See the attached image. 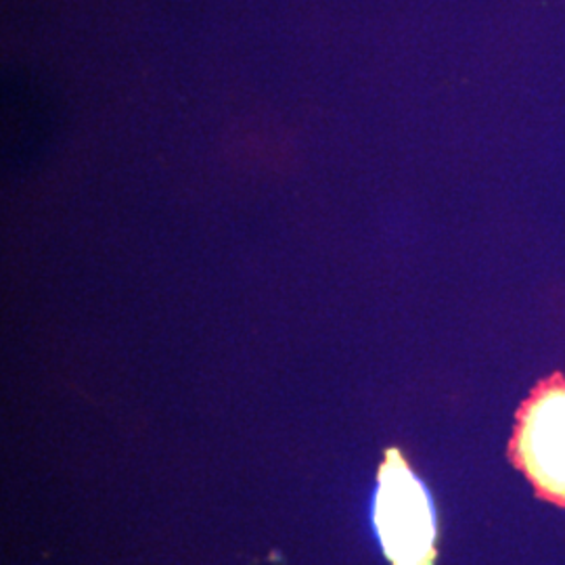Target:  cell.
<instances>
[{"mask_svg": "<svg viewBox=\"0 0 565 565\" xmlns=\"http://www.w3.org/2000/svg\"><path fill=\"white\" fill-rule=\"evenodd\" d=\"M371 513L390 564L434 565L438 555L434 503L398 448H390L380 465Z\"/></svg>", "mask_w": 565, "mask_h": 565, "instance_id": "cell-1", "label": "cell"}, {"mask_svg": "<svg viewBox=\"0 0 565 565\" xmlns=\"http://www.w3.org/2000/svg\"><path fill=\"white\" fill-rule=\"evenodd\" d=\"M509 455L541 499L565 507L564 375H553L532 390L518 411Z\"/></svg>", "mask_w": 565, "mask_h": 565, "instance_id": "cell-2", "label": "cell"}]
</instances>
